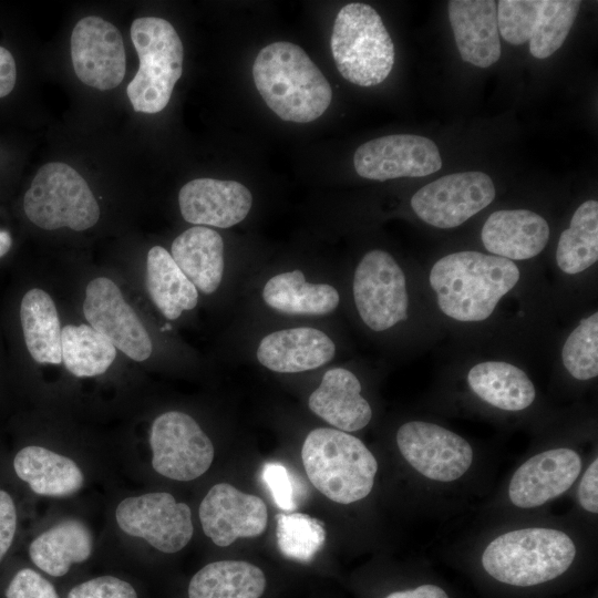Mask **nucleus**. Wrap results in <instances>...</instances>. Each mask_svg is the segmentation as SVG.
<instances>
[{
    "label": "nucleus",
    "mask_w": 598,
    "mask_h": 598,
    "mask_svg": "<svg viewBox=\"0 0 598 598\" xmlns=\"http://www.w3.org/2000/svg\"><path fill=\"white\" fill-rule=\"evenodd\" d=\"M519 276L512 260L478 251H458L433 265L430 283L443 313L473 322L487 319Z\"/></svg>",
    "instance_id": "f257e3e1"
},
{
    "label": "nucleus",
    "mask_w": 598,
    "mask_h": 598,
    "mask_svg": "<svg viewBox=\"0 0 598 598\" xmlns=\"http://www.w3.org/2000/svg\"><path fill=\"white\" fill-rule=\"evenodd\" d=\"M256 89L281 120L308 123L329 107L332 90L303 49L287 41L262 48L252 65Z\"/></svg>",
    "instance_id": "f03ea898"
},
{
    "label": "nucleus",
    "mask_w": 598,
    "mask_h": 598,
    "mask_svg": "<svg viewBox=\"0 0 598 598\" xmlns=\"http://www.w3.org/2000/svg\"><path fill=\"white\" fill-rule=\"evenodd\" d=\"M301 460L311 484L338 504L363 499L372 491L378 462L358 437L330 427L308 433Z\"/></svg>",
    "instance_id": "7ed1b4c3"
},
{
    "label": "nucleus",
    "mask_w": 598,
    "mask_h": 598,
    "mask_svg": "<svg viewBox=\"0 0 598 598\" xmlns=\"http://www.w3.org/2000/svg\"><path fill=\"white\" fill-rule=\"evenodd\" d=\"M575 556V544L564 532L524 528L493 539L482 555V565L501 582L527 587L558 577Z\"/></svg>",
    "instance_id": "20e7f679"
},
{
    "label": "nucleus",
    "mask_w": 598,
    "mask_h": 598,
    "mask_svg": "<svg viewBox=\"0 0 598 598\" xmlns=\"http://www.w3.org/2000/svg\"><path fill=\"white\" fill-rule=\"evenodd\" d=\"M330 48L339 73L360 86L380 84L394 64L393 41L379 13L365 3H348L340 9Z\"/></svg>",
    "instance_id": "39448f33"
},
{
    "label": "nucleus",
    "mask_w": 598,
    "mask_h": 598,
    "mask_svg": "<svg viewBox=\"0 0 598 598\" xmlns=\"http://www.w3.org/2000/svg\"><path fill=\"white\" fill-rule=\"evenodd\" d=\"M140 66L126 87L136 112L154 114L168 104L183 73L184 50L174 27L165 19L143 17L131 25Z\"/></svg>",
    "instance_id": "423d86ee"
},
{
    "label": "nucleus",
    "mask_w": 598,
    "mask_h": 598,
    "mask_svg": "<svg viewBox=\"0 0 598 598\" xmlns=\"http://www.w3.org/2000/svg\"><path fill=\"white\" fill-rule=\"evenodd\" d=\"M23 209L30 221L47 230L69 227L81 231L100 218L99 204L85 179L61 162L40 167L24 195Z\"/></svg>",
    "instance_id": "0eeeda50"
},
{
    "label": "nucleus",
    "mask_w": 598,
    "mask_h": 598,
    "mask_svg": "<svg viewBox=\"0 0 598 598\" xmlns=\"http://www.w3.org/2000/svg\"><path fill=\"white\" fill-rule=\"evenodd\" d=\"M580 4L576 0H499L498 32L513 45L528 42L534 58L546 59L565 42Z\"/></svg>",
    "instance_id": "6e6552de"
},
{
    "label": "nucleus",
    "mask_w": 598,
    "mask_h": 598,
    "mask_svg": "<svg viewBox=\"0 0 598 598\" xmlns=\"http://www.w3.org/2000/svg\"><path fill=\"white\" fill-rule=\"evenodd\" d=\"M152 465L158 474L175 481L202 476L214 460V445L188 414L169 411L157 416L151 429Z\"/></svg>",
    "instance_id": "1a4fd4ad"
},
{
    "label": "nucleus",
    "mask_w": 598,
    "mask_h": 598,
    "mask_svg": "<svg viewBox=\"0 0 598 598\" xmlns=\"http://www.w3.org/2000/svg\"><path fill=\"white\" fill-rule=\"evenodd\" d=\"M353 297L361 319L374 331H384L408 318L405 276L383 250L367 252L357 266Z\"/></svg>",
    "instance_id": "9d476101"
},
{
    "label": "nucleus",
    "mask_w": 598,
    "mask_h": 598,
    "mask_svg": "<svg viewBox=\"0 0 598 598\" xmlns=\"http://www.w3.org/2000/svg\"><path fill=\"white\" fill-rule=\"evenodd\" d=\"M115 517L125 534L143 538L166 554L183 549L194 533L188 505L165 492L124 498L116 507Z\"/></svg>",
    "instance_id": "9b49d317"
},
{
    "label": "nucleus",
    "mask_w": 598,
    "mask_h": 598,
    "mask_svg": "<svg viewBox=\"0 0 598 598\" xmlns=\"http://www.w3.org/2000/svg\"><path fill=\"white\" fill-rule=\"evenodd\" d=\"M492 178L483 172L442 176L415 192L411 207L436 228H454L487 207L495 198Z\"/></svg>",
    "instance_id": "f8f14e48"
},
{
    "label": "nucleus",
    "mask_w": 598,
    "mask_h": 598,
    "mask_svg": "<svg viewBox=\"0 0 598 598\" xmlns=\"http://www.w3.org/2000/svg\"><path fill=\"white\" fill-rule=\"evenodd\" d=\"M399 450L406 462L423 476L452 482L470 468L473 451L466 440L440 425L412 421L396 433Z\"/></svg>",
    "instance_id": "ddd939ff"
},
{
    "label": "nucleus",
    "mask_w": 598,
    "mask_h": 598,
    "mask_svg": "<svg viewBox=\"0 0 598 598\" xmlns=\"http://www.w3.org/2000/svg\"><path fill=\"white\" fill-rule=\"evenodd\" d=\"M354 169L363 178L386 181L423 177L442 167L436 144L424 136L395 134L360 145L353 155Z\"/></svg>",
    "instance_id": "4468645a"
},
{
    "label": "nucleus",
    "mask_w": 598,
    "mask_h": 598,
    "mask_svg": "<svg viewBox=\"0 0 598 598\" xmlns=\"http://www.w3.org/2000/svg\"><path fill=\"white\" fill-rule=\"evenodd\" d=\"M74 72L84 84L107 91L122 83L126 55L122 35L111 22L95 16L81 19L71 34Z\"/></svg>",
    "instance_id": "2eb2a0df"
},
{
    "label": "nucleus",
    "mask_w": 598,
    "mask_h": 598,
    "mask_svg": "<svg viewBox=\"0 0 598 598\" xmlns=\"http://www.w3.org/2000/svg\"><path fill=\"white\" fill-rule=\"evenodd\" d=\"M83 313L94 330L132 360L141 362L151 357L148 332L113 280L99 277L89 282Z\"/></svg>",
    "instance_id": "dca6fc26"
},
{
    "label": "nucleus",
    "mask_w": 598,
    "mask_h": 598,
    "mask_svg": "<svg viewBox=\"0 0 598 598\" xmlns=\"http://www.w3.org/2000/svg\"><path fill=\"white\" fill-rule=\"evenodd\" d=\"M199 519L205 535L215 545L226 547L237 538L261 535L267 527L268 512L259 496L219 483L203 498Z\"/></svg>",
    "instance_id": "f3484780"
},
{
    "label": "nucleus",
    "mask_w": 598,
    "mask_h": 598,
    "mask_svg": "<svg viewBox=\"0 0 598 598\" xmlns=\"http://www.w3.org/2000/svg\"><path fill=\"white\" fill-rule=\"evenodd\" d=\"M580 471L581 460L570 448L542 452L514 473L508 487L509 499L520 508L540 506L570 488Z\"/></svg>",
    "instance_id": "a211bd4d"
},
{
    "label": "nucleus",
    "mask_w": 598,
    "mask_h": 598,
    "mask_svg": "<svg viewBox=\"0 0 598 598\" xmlns=\"http://www.w3.org/2000/svg\"><path fill=\"white\" fill-rule=\"evenodd\" d=\"M178 204L187 223L228 228L248 215L252 196L235 181L196 178L181 188Z\"/></svg>",
    "instance_id": "6ab92c4d"
},
{
    "label": "nucleus",
    "mask_w": 598,
    "mask_h": 598,
    "mask_svg": "<svg viewBox=\"0 0 598 598\" xmlns=\"http://www.w3.org/2000/svg\"><path fill=\"white\" fill-rule=\"evenodd\" d=\"M447 9L461 59L478 68L496 63L502 52L496 2L452 0Z\"/></svg>",
    "instance_id": "aec40b11"
},
{
    "label": "nucleus",
    "mask_w": 598,
    "mask_h": 598,
    "mask_svg": "<svg viewBox=\"0 0 598 598\" xmlns=\"http://www.w3.org/2000/svg\"><path fill=\"white\" fill-rule=\"evenodd\" d=\"M549 238L545 218L528 209L492 213L481 231L484 247L508 260L530 259L543 251Z\"/></svg>",
    "instance_id": "412c9836"
},
{
    "label": "nucleus",
    "mask_w": 598,
    "mask_h": 598,
    "mask_svg": "<svg viewBox=\"0 0 598 598\" xmlns=\"http://www.w3.org/2000/svg\"><path fill=\"white\" fill-rule=\"evenodd\" d=\"M334 353V342L324 332L300 327L266 336L257 349V359L271 371L295 373L322 367Z\"/></svg>",
    "instance_id": "4be33fe9"
},
{
    "label": "nucleus",
    "mask_w": 598,
    "mask_h": 598,
    "mask_svg": "<svg viewBox=\"0 0 598 598\" xmlns=\"http://www.w3.org/2000/svg\"><path fill=\"white\" fill-rule=\"evenodd\" d=\"M360 392L361 384L351 371L343 368L330 369L310 394L308 405L337 430L359 431L372 417L371 406Z\"/></svg>",
    "instance_id": "5701e85b"
},
{
    "label": "nucleus",
    "mask_w": 598,
    "mask_h": 598,
    "mask_svg": "<svg viewBox=\"0 0 598 598\" xmlns=\"http://www.w3.org/2000/svg\"><path fill=\"white\" fill-rule=\"evenodd\" d=\"M171 256L196 289L205 295L217 290L224 274V241L216 230L188 228L173 241Z\"/></svg>",
    "instance_id": "b1692460"
},
{
    "label": "nucleus",
    "mask_w": 598,
    "mask_h": 598,
    "mask_svg": "<svg viewBox=\"0 0 598 598\" xmlns=\"http://www.w3.org/2000/svg\"><path fill=\"white\" fill-rule=\"evenodd\" d=\"M13 467L18 477L41 496H70L84 482L83 473L70 457L42 446L31 445L20 450L13 460Z\"/></svg>",
    "instance_id": "393cba45"
},
{
    "label": "nucleus",
    "mask_w": 598,
    "mask_h": 598,
    "mask_svg": "<svg viewBox=\"0 0 598 598\" xmlns=\"http://www.w3.org/2000/svg\"><path fill=\"white\" fill-rule=\"evenodd\" d=\"M92 548L90 529L78 519H65L40 534L30 544L29 555L43 573L62 577L73 564L85 561Z\"/></svg>",
    "instance_id": "a878e982"
},
{
    "label": "nucleus",
    "mask_w": 598,
    "mask_h": 598,
    "mask_svg": "<svg viewBox=\"0 0 598 598\" xmlns=\"http://www.w3.org/2000/svg\"><path fill=\"white\" fill-rule=\"evenodd\" d=\"M467 382L473 392L488 404L505 411H520L535 400V388L519 368L504 361L474 365Z\"/></svg>",
    "instance_id": "bb28decb"
},
{
    "label": "nucleus",
    "mask_w": 598,
    "mask_h": 598,
    "mask_svg": "<svg viewBox=\"0 0 598 598\" xmlns=\"http://www.w3.org/2000/svg\"><path fill=\"white\" fill-rule=\"evenodd\" d=\"M264 301L287 315L322 316L339 305L337 289L327 283H310L300 270L287 271L270 278L262 289Z\"/></svg>",
    "instance_id": "cd10ccee"
},
{
    "label": "nucleus",
    "mask_w": 598,
    "mask_h": 598,
    "mask_svg": "<svg viewBox=\"0 0 598 598\" xmlns=\"http://www.w3.org/2000/svg\"><path fill=\"white\" fill-rule=\"evenodd\" d=\"M264 571L244 560H218L200 568L190 579L188 598H260Z\"/></svg>",
    "instance_id": "c85d7f7f"
},
{
    "label": "nucleus",
    "mask_w": 598,
    "mask_h": 598,
    "mask_svg": "<svg viewBox=\"0 0 598 598\" xmlns=\"http://www.w3.org/2000/svg\"><path fill=\"white\" fill-rule=\"evenodd\" d=\"M146 286L152 301L168 320L197 305L196 287L162 246L152 247L147 254Z\"/></svg>",
    "instance_id": "c756f323"
},
{
    "label": "nucleus",
    "mask_w": 598,
    "mask_h": 598,
    "mask_svg": "<svg viewBox=\"0 0 598 598\" xmlns=\"http://www.w3.org/2000/svg\"><path fill=\"white\" fill-rule=\"evenodd\" d=\"M20 319L31 357L38 363H61L62 329L54 301L49 293L39 288L29 290L21 300Z\"/></svg>",
    "instance_id": "7c9ffc66"
},
{
    "label": "nucleus",
    "mask_w": 598,
    "mask_h": 598,
    "mask_svg": "<svg viewBox=\"0 0 598 598\" xmlns=\"http://www.w3.org/2000/svg\"><path fill=\"white\" fill-rule=\"evenodd\" d=\"M598 260V202H584L574 213L569 228L558 240L556 262L568 275L585 271Z\"/></svg>",
    "instance_id": "2f4dec72"
},
{
    "label": "nucleus",
    "mask_w": 598,
    "mask_h": 598,
    "mask_svg": "<svg viewBox=\"0 0 598 598\" xmlns=\"http://www.w3.org/2000/svg\"><path fill=\"white\" fill-rule=\"evenodd\" d=\"M61 357L78 378L103 374L116 357V348L89 324H66L61 331Z\"/></svg>",
    "instance_id": "473e14b6"
},
{
    "label": "nucleus",
    "mask_w": 598,
    "mask_h": 598,
    "mask_svg": "<svg viewBox=\"0 0 598 598\" xmlns=\"http://www.w3.org/2000/svg\"><path fill=\"white\" fill-rule=\"evenodd\" d=\"M275 520L277 545L286 558L307 563L323 547L327 534L322 520L303 513H279Z\"/></svg>",
    "instance_id": "72a5a7b5"
},
{
    "label": "nucleus",
    "mask_w": 598,
    "mask_h": 598,
    "mask_svg": "<svg viewBox=\"0 0 598 598\" xmlns=\"http://www.w3.org/2000/svg\"><path fill=\"white\" fill-rule=\"evenodd\" d=\"M561 359L577 380L598 375V313L582 319L564 343Z\"/></svg>",
    "instance_id": "f704fd0d"
},
{
    "label": "nucleus",
    "mask_w": 598,
    "mask_h": 598,
    "mask_svg": "<svg viewBox=\"0 0 598 598\" xmlns=\"http://www.w3.org/2000/svg\"><path fill=\"white\" fill-rule=\"evenodd\" d=\"M66 598H137V592L130 582L105 575L74 586Z\"/></svg>",
    "instance_id": "c9c22d12"
},
{
    "label": "nucleus",
    "mask_w": 598,
    "mask_h": 598,
    "mask_svg": "<svg viewBox=\"0 0 598 598\" xmlns=\"http://www.w3.org/2000/svg\"><path fill=\"white\" fill-rule=\"evenodd\" d=\"M261 478L279 508L290 512L297 507L295 485L285 465L278 462L265 463L261 471Z\"/></svg>",
    "instance_id": "e433bc0d"
},
{
    "label": "nucleus",
    "mask_w": 598,
    "mask_h": 598,
    "mask_svg": "<svg viewBox=\"0 0 598 598\" xmlns=\"http://www.w3.org/2000/svg\"><path fill=\"white\" fill-rule=\"evenodd\" d=\"M6 598H59V596L47 578L31 568H22L8 585Z\"/></svg>",
    "instance_id": "4c0bfd02"
},
{
    "label": "nucleus",
    "mask_w": 598,
    "mask_h": 598,
    "mask_svg": "<svg viewBox=\"0 0 598 598\" xmlns=\"http://www.w3.org/2000/svg\"><path fill=\"white\" fill-rule=\"evenodd\" d=\"M17 528V511L12 497L0 489V561L9 550Z\"/></svg>",
    "instance_id": "58836bf2"
},
{
    "label": "nucleus",
    "mask_w": 598,
    "mask_h": 598,
    "mask_svg": "<svg viewBox=\"0 0 598 598\" xmlns=\"http://www.w3.org/2000/svg\"><path fill=\"white\" fill-rule=\"evenodd\" d=\"M578 498L584 509L598 513V461L595 460L586 470L579 487Z\"/></svg>",
    "instance_id": "ea45409f"
},
{
    "label": "nucleus",
    "mask_w": 598,
    "mask_h": 598,
    "mask_svg": "<svg viewBox=\"0 0 598 598\" xmlns=\"http://www.w3.org/2000/svg\"><path fill=\"white\" fill-rule=\"evenodd\" d=\"M17 80L16 62L6 48L0 47V97L7 96L14 87Z\"/></svg>",
    "instance_id": "a19ab883"
},
{
    "label": "nucleus",
    "mask_w": 598,
    "mask_h": 598,
    "mask_svg": "<svg viewBox=\"0 0 598 598\" xmlns=\"http://www.w3.org/2000/svg\"><path fill=\"white\" fill-rule=\"evenodd\" d=\"M385 598H448V596L435 585H422L414 589L392 592Z\"/></svg>",
    "instance_id": "79ce46f5"
},
{
    "label": "nucleus",
    "mask_w": 598,
    "mask_h": 598,
    "mask_svg": "<svg viewBox=\"0 0 598 598\" xmlns=\"http://www.w3.org/2000/svg\"><path fill=\"white\" fill-rule=\"evenodd\" d=\"M12 239L9 233L0 231V257H3L11 248Z\"/></svg>",
    "instance_id": "37998d69"
},
{
    "label": "nucleus",
    "mask_w": 598,
    "mask_h": 598,
    "mask_svg": "<svg viewBox=\"0 0 598 598\" xmlns=\"http://www.w3.org/2000/svg\"><path fill=\"white\" fill-rule=\"evenodd\" d=\"M171 329V326L169 324H166L164 326L161 330L164 331V330H169Z\"/></svg>",
    "instance_id": "c03bdc74"
}]
</instances>
